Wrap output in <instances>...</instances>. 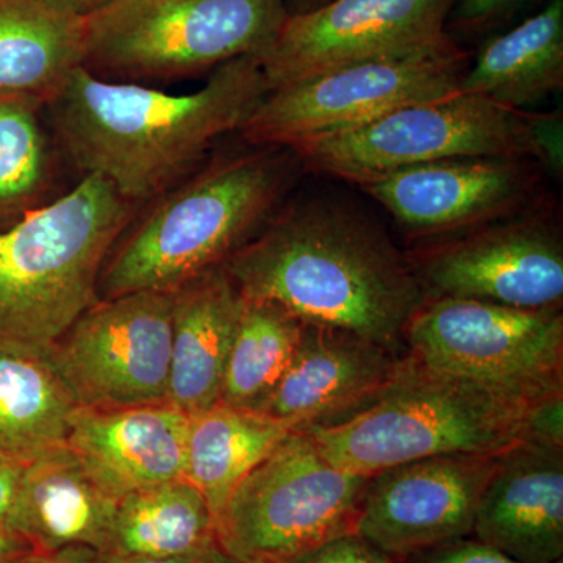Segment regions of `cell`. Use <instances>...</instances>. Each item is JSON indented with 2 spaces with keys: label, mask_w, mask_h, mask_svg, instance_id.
Here are the masks:
<instances>
[{
  "label": "cell",
  "mask_w": 563,
  "mask_h": 563,
  "mask_svg": "<svg viewBox=\"0 0 563 563\" xmlns=\"http://www.w3.org/2000/svg\"><path fill=\"white\" fill-rule=\"evenodd\" d=\"M218 563H242V562L233 561V559L228 558V555L224 554V555H222L221 561Z\"/></svg>",
  "instance_id": "obj_39"
},
{
  "label": "cell",
  "mask_w": 563,
  "mask_h": 563,
  "mask_svg": "<svg viewBox=\"0 0 563 563\" xmlns=\"http://www.w3.org/2000/svg\"><path fill=\"white\" fill-rule=\"evenodd\" d=\"M84 63V16L51 0H0V99L44 103Z\"/></svg>",
  "instance_id": "obj_21"
},
{
  "label": "cell",
  "mask_w": 563,
  "mask_h": 563,
  "mask_svg": "<svg viewBox=\"0 0 563 563\" xmlns=\"http://www.w3.org/2000/svg\"><path fill=\"white\" fill-rule=\"evenodd\" d=\"M528 0H453L446 27L479 32L509 16Z\"/></svg>",
  "instance_id": "obj_30"
},
{
  "label": "cell",
  "mask_w": 563,
  "mask_h": 563,
  "mask_svg": "<svg viewBox=\"0 0 563 563\" xmlns=\"http://www.w3.org/2000/svg\"><path fill=\"white\" fill-rule=\"evenodd\" d=\"M302 329L303 322L284 307L244 299L220 402L258 412L287 372Z\"/></svg>",
  "instance_id": "obj_27"
},
{
  "label": "cell",
  "mask_w": 563,
  "mask_h": 563,
  "mask_svg": "<svg viewBox=\"0 0 563 563\" xmlns=\"http://www.w3.org/2000/svg\"><path fill=\"white\" fill-rule=\"evenodd\" d=\"M396 563H518L473 537L395 558Z\"/></svg>",
  "instance_id": "obj_29"
},
{
  "label": "cell",
  "mask_w": 563,
  "mask_h": 563,
  "mask_svg": "<svg viewBox=\"0 0 563 563\" xmlns=\"http://www.w3.org/2000/svg\"><path fill=\"white\" fill-rule=\"evenodd\" d=\"M470 55L446 38L351 63L266 92L240 131L252 146L298 144L358 128L412 103L455 95Z\"/></svg>",
  "instance_id": "obj_8"
},
{
  "label": "cell",
  "mask_w": 563,
  "mask_h": 563,
  "mask_svg": "<svg viewBox=\"0 0 563 563\" xmlns=\"http://www.w3.org/2000/svg\"><path fill=\"white\" fill-rule=\"evenodd\" d=\"M173 291L99 299L51 344L79 407L122 409L168 402Z\"/></svg>",
  "instance_id": "obj_11"
},
{
  "label": "cell",
  "mask_w": 563,
  "mask_h": 563,
  "mask_svg": "<svg viewBox=\"0 0 563 563\" xmlns=\"http://www.w3.org/2000/svg\"><path fill=\"white\" fill-rule=\"evenodd\" d=\"M46 106L0 99V231L58 198V146Z\"/></svg>",
  "instance_id": "obj_26"
},
{
  "label": "cell",
  "mask_w": 563,
  "mask_h": 563,
  "mask_svg": "<svg viewBox=\"0 0 563 563\" xmlns=\"http://www.w3.org/2000/svg\"><path fill=\"white\" fill-rule=\"evenodd\" d=\"M244 298L224 268L173 291L168 402L187 415L220 402Z\"/></svg>",
  "instance_id": "obj_20"
},
{
  "label": "cell",
  "mask_w": 563,
  "mask_h": 563,
  "mask_svg": "<svg viewBox=\"0 0 563 563\" xmlns=\"http://www.w3.org/2000/svg\"><path fill=\"white\" fill-rule=\"evenodd\" d=\"M366 483L296 429L236 485L217 518L218 544L236 562L298 561L355 532Z\"/></svg>",
  "instance_id": "obj_7"
},
{
  "label": "cell",
  "mask_w": 563,
  "mask_h": 563,
  "mask_svg": "<svg viewBox=\"0 0 563 563\" xmlns=\"http://www.w3.org/2000/svg\"><path fill=\"white\" fill-rule=\"evenodd\" d=\"M528 439L563 446V393L542 399L532 407Z\"/></svg>",
  "instance_id": "obj_32"
},
{
  "label": "cell",
  "mask_w": 563,
  "mask_h": 563,
  "mask_svg": "<svg viewBox=\"0 0 563 563\" xmlns=\"http://www.w3.org/2000/svg\"><path fill=\"white\" fill-rule=\"evenodd\" d=\"M563 87V0H550L512 31L493 36L470 62L459 91L525 110Z\"/></svg>",
  "instance_id": "obj_22"
},
{
  "label": "cell",
  "mask_w": 563,
  "mask_h": 563,
  "mask_svg": "<svg viewBox=\"0 0 563 563\" xmlns=\"http://www.w3.org/2000/svg\"><path fill=\"white\" fill-rule=\"evenodd\" d=\"M222 268L244 299L399 351L424 292L379 225L340 203L288 202Z\"/></svg>",
  "instance_id": "obj_2"
},
{
  "label": "cell",
  "mask_w": 563,
  "mask_h": 563,
  "mask_svg": "<svg viewBox=\"0 0 563 563\" xmlns=\"http://www.w3.org/2000/svg\"><path fill=\"white\" fill-rule=\"evenodd\" d=\"M406 357L380 344L303 322L298 350L258 413L292 429L332 424L376 401Z\"/></svg>",
  "instance_id": "obj_16"
},
{
  "label": "cell",
  "mask_w": 563,
  "mask_h": 563,
  "mask_svg": "<svg viewBox=\"0 0 563 563\" xmlns=\"http://www.w3.org/2000/svg\"><path fill=\"white\" fill-rule=\"evenodd\" d=\"M302 169L357 184L426 163L462 157L532 158L528 111L455 92L412 103L291 150Z\"/></svg>",
  "instance_id": "obj_9"
},
{
  "label": "cell",
  "mask_w": 563,
  "mask_h": 563,
  "mask_svg": "<svg viewBox=\"0 0 563 563\" xmlns=\"http://www.w3.org/2000/svg\"><path fill=\"white\" fill-rule=\"evenodd\" d=\"M136 209L91 174L0 231V343L49 347L95 306L103 265Z\"/></svg>",
  "instance_id": "obj_4"
},
{
  "label": "cell",
  "mask_w": 563,
  "mask_h": 563,
  "mask_svg": "<svg viewBox=\"0 0 563 563\" xmlns=\"http://www.w3.org/2000/svg\"><path fill=\"white\" fill-rule=\"evenodd\" d=\"M285 0H110L84 18V66L121 84L213 73L261 55L287 20Z\"/></svg>",
  "instance_id": "obj_6"
},
{
  "label": "cell",
  "mask_w": 563,
  "mask_h": 563,
  "mask_svg": "<svg viewBox=\"0 0 563 563\" xmlns=\"http://www.w3.org/2000/svg\"><path fill=\"white\" fill-rule=\"evenodd\" d=\"M496 455L444 454L368 477L355 533L391 558L472 537Z\"/></svg>",
  "instance_id": "obj_14"
},
{
  "label": "cell",
  "mask_w": 563,
  "mask_h": 563,
  "mask_svg": "<svg viewBox=\"0 0 563 563\" xmlns=\"http://www.w3.org/2000/svg\"><path fill=\"white\" fill-rule=\"evenodd\" d=\"M33 551L32 544L20 533L0 529V563H22Z\"/></svg>",
  "instance_id": "obj_35"
},
{
  "label": "cell",
  "mask_w": 563,
  "mask_h": 563,
  "mask_svg": "<svg viewBox=\"0 0 563 563\" xmlns=\"http://www.w3.org/2000/svg\"><path fill=\"white\" fill-rule=\"evenodd\" d=\"M328 2L331 0H285V7H287L288 14H301L320 9Z\"/></svg>",
  "instance_id": "obj_38"
},
{
  "label": "cell",
  "mask_w": 563,
  "mask_h": 563,
  "mask_svg": "<svg viewBox=\"0 0 563 563\" xmlns=\"http://www.w3.org/2000/svg\"><path fill=\"white\" fill-rule=\"evenodd\" d=\"M51 2L57 3L63 9L70 11V13L79 14V16H87L101 7L109 3L110 0H51Z\"/></svg>",
  "instance_id": "obj_37"
},
{
  "label": "cell",
  "mask_w": 563,
  "mask_h": 563,
  "mask_svg": "<svg viewBox=\"0 0 563 563\" xmlns=\"http://www.w3.org/2000/svg\"><path fill=\"white\" fill-rule=\"evenodd\" d=\"M472 537L518 563H562L563 446L525 439L496 455Z\"/></svg>",
  "instance_id": "obj_17"
},
{
  "label": "cell",
  "mask_w": 563,
  "mask_h": 563,
  "mask_svg": "<svg viewBox=\"0 0 563 563\" xmlns=\"http://www.w3.org/2000/svg\"><path fill=\"white\" fill-rule=\"evenodd\" d=\"M543 169L532 158L462 157L363 185L415 235H453L532 209Z\"/></svg>",
  "instance_id": "obj_15"
},
{
  "label": "cell",
  "mask_w": 563,
  "mask_h": 563,
  "mask_svg": "<svg viewBox=\"0 0 563 563\" xmlns=\"http://www.w3.org/2000/svg\"><path fill=\"white\" fill-rule=\"evenodd\" d=\"M221 550L209 553L179 555V558H107L106 563H218L221 561Z\"/></svg>",
  "instance_id": "obj_36"
},
{
  "label": "cell",
  "mask_w": 563,
  "mask_h": 563,
  "mask_svg": "<svg viewBox=\"0 0 563 563\" xmlns=\"http://www.w3.org/2000/svg\"><path fill=\"white\" fill-rule=\"evenodd\" d=\"M211 154L172 190L144 203L99 279V299L176 291L222 268L276 217L290 195L298 155L277 146Z\"/></svg>",
  "instance_id": "obj_3"
},
{
  "label": "cell",
  "mask_w": 563,
  "mask_h": 563,
  "mask_svg": "<svg viewBox=\"0 0 563 563\" xmlns=\"http://www.w3.org/2000/svg\"><path fill=\"white\" fill-rule=\"evenodd\" d=\"M106 559L90 547H66L49 553L33 551L22 563H106Z\"/></svg>",
  "instance_id": "obj_34"
},
{
  "label": "cell",
  "mask_w": 563,
  "mask_h": 563,
  "mask_svg": "<svg viewBox=\"0 0 563 563\" xmlns=\"http://www.w3.org/2000/svg\"><path fill=\"white\" fill-rule=\"evenodd\" d=\"M117 504L65 443L29 463L11 531L38 553L90 547L107 558Z\"/></svg>",
  "instance_id": "obj_19"
},
{
  "label": "cell",
  "mask_w": 563,
  "mask_h": 563,
  "mask_svg": "<svg viewBox=\"0 0 563 563\" xmlns=\"http://www.w3.org/2000/svg\"><path fill=\"white\" fill-rule=\"evenodd\" d=\"M451 5L453 0H331L307 13L288 14L257 58L273 90L446 38Z\"/></svg>",
  "instance_id": "obj_13"
},
{
  "label": "cell",
  "mask_w": 563,
  "mask_h": 563,
  "mask_svg": "<svg viewBox=\"0 0 563 563\" xmlns=\"http://www.w3.org/2000/svg\"><path fill=\"white\" fill-rule=\"evenodd\" d=\"M291 563H396L395 558L379 550L376 544L351 532L322 544L312 553Z\"/></svg>",
  "instance_id": "obj_31"
},
{
  "label": "cell",
  "mask_w": 563,
  "mask_h": 563,
  "mask_svg": "<svg viewBox=\"0 0 563 563\" xmlns=\"http://www.w3.org/2000/svg\"><path fill=\"white\" fill-rule=\"evenodd\" d=\"M536 404L422 368L406 355L398 379L376 401L303 431L333 465L369 477L433 455L501 454L528 439Z\"/></svg>",
  "instance_id": "obj_5"
},
{
  "label": "cell",
  "mask_w": 563,
  "mask_h": 563,
  "mask_svg": "<svg viewBox=\"0 0 563 563\" xmlns=\"http://www.w3.org/2000/svg\"><path fill=\"white\" fill-rule=\"evenodd\" d=\"M188 415L173 404L90 409L69 418L66 444L114 499L185 477Z\"/></svg>",
  "instance_id": "obj_18"
},
{
  "label": "cell",
  "mask_w": 563,
  "mask_h": 563,
  "mask_svg": "<svg viewBox=\"0 0 563 563\" xmlns=\"http://www.w3.org/2000/svg\"><path fill=\"white\" fill-rule=\"evenodd\" d=\"M529 131L533 144V161L543 172L562 177L563 173V118L562 111L532 113L528 111Z\"/></svg>",
  "instance_id": "obj_28"
},
{
  "label": "cell",
  "mask_w": 563,
  "mask_h": 563,
  "mask_svg": "<svg viewBox=\"0 0 563 563\" xmlns=\"http://www.w3.org/2000/svg\"><path fill=\"white\" fill-rule=\"evenodd\" d=\"M221 550L217 520L201 492L169 481L122 496L107 558H179Z\"/></svg>",
  "instance_id": "obj_25"
},
{
  "label": "cell",
  "mask_w": 563,
  "mask_h": 563,
  "mask_svg": "<svg viewBox=\"0 0 563 563\" xmlns=\"http://www.w3.org/2000/svg\"><path fill=\"white\" fill-rule=\"evenodd\" d=\"M31 462L0 450V529L11 531V515L20 496L25 470Z\"/></svg>",
  "instance_id": "obj_33"
},
{
  "label": "cell",
  "mask_w": 563,
  "mask_h": 563,
  "mask_svg": "<svg viewBox=\"0 0 563 563\" xmlns=\"http://www.w3.org/2000/svg\"><path fill=\"white\" fill-rule=\"evenodd\" d=\"M268 91L257 55L224 63L185 95L99 79L79 66L46 103V117L63 155L84 176L102 177L140 207L201 168Z\"/></svg>",
  "instance_id": "obj_1"
},
{
  "label": "cell",
  "mask_w": 563,
  "mask_h": 563,
  "mask_svg": "<svg viewBox=\"0 0 563 563\" xmlns=\"http://www.w3.org/2000/svg\"><path fill=\"white\" fill-rule=\"evenodd\" d=\"M422 368L536 404L563 393L561 309L528 310L461 298H426L404 333Z\"/></svg>",
  "instance_id": "obj_10"
},
{
  "label": "cell",
  "mask_w": 563,
  "mask_h": 563,
  "mask_svg": "<svg viewBox=\"0 0 563 563\" xmlns=\"http://www.w3.org/2000/svg\"><path fill=\"white\" fill-rule=\"evenodd\" d=\"M409 262L424 299H476L528 310L562 307V236L532 209L457 233Z\"/></svg>",
  "instance_id": "obj_12"
},
{
  "label": "cell",
  "mask_w": 563,
  "mask_h": 563,
  "mask_svg": "<svg viewBox=\"0 0 563 563\" xmlns=\"http://www.w3.org/2000/svg\"><path fill=\"white\" fill-rule=\"evenodd\" d=\"M292 431L287 422L224 402L188 415L185 479L202 493L214 520L236 485Z\"/></svg>",
  "instance_id": "obj_24"
},
{
  "label": "cell",
  "mask_w": 563,
  "mask_h": 563,
  "mask_svg": "<svg viewBox=\"0 0 563 563\" xmlns=\"http://www.w3.org/2000/svg\"><path fill=\"white\" fill-rule=\"evenodd\" d=\"M49 347L0 343V450L29 462L66 443L79 407Z\"/></svg>",
  "instance_id": "obj_23"
}]
</instances>
